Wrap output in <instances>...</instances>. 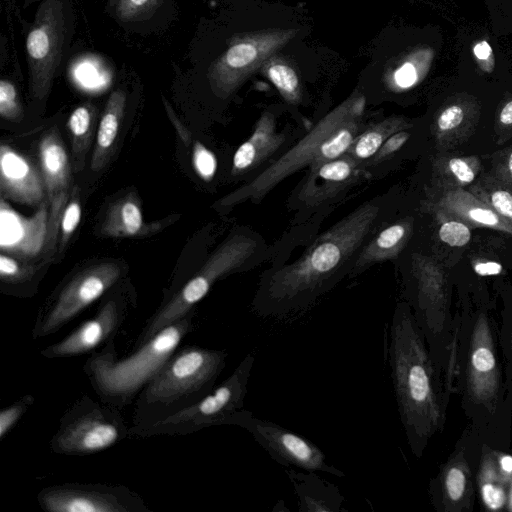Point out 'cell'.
<instances>
[{
  "mask_svg": "<svg viewBox=\"0 0 512 512\" xmlns=\"http://www.w3.org/2000/svg\"><path fill=\"white\" fill-rule=\"evenodd\" d=\"M501 467L506 472L512 471V457L511 456H504L501 459Z\"/></svg>",
  "mask_w": 512,
  "mask_h": 512,
  "instance_id": "bcb514c9",
  "label": "cell"
},
{
  "mask_svg": "<svg viewBox=\"0 0 512 512\" xmlns=\"http://www.w3.org/2000/svg\"><path fill=\"white\" fill-rule=\"evenodd\" d=\"M0 194L6 199L34 206L46 194L41 172L26 156L11 146H0Z\"/></svg>",
  "mask_w": 512,
  "mask_h": 512,
  "instance_id": "e0dca14e",
  "label": "cell"
},
{
  "mask_svg": "<svg viewBox=\"0 0 512 512\" xmlns=\"http://www.w3.org/2000/svg\"><path fill=\"white\" fill-rule=\"evenodd\" d=\"M94 122V108L80 105L70 114L67 127L72 137V148L76 162H82L89 148Z\"/></svg>",
  "mask_w": 512,
  "mask_h": 512,
  "instance_id": "d4e9b609",
  "label": "cell"
},
{
  "mask_svg": "<svg viewBox=\"0 0 512 512\" xmlns=\"http://www.w3.org/2000/svg\"><path fill=\"white\" fill-rule=\"evenodd\" d=\"M162 0H118L116 13L122 21H135L150 15Z\"/></svg>",
  "mask_w": 512,
  "mask_h": 512,
  "instance_id": "4316f807",
  "label": "cell"
},
{
  "mask_svg": "<svg viewBox=\"0 0 512 512\" xmlns=\"http://www.w3.org/2000/svg\"><path fill=\"white\" fill-rule=\"evenodd\" d=\"M120 275L121 267L114 262H103L77 273L39 311L32 338H44L59 331L112 288Z\"/></svg>",
  "mask_w": 512,
  "mask_h": 512,
  "instance_id": "9c48e42d",
  "label": "cell"
},
{
  "mask_svg": "<svg viewBox=\"0 0 512 512\" xmlns=\"http://www.w3.org/2000/svg\"><path fill=\"white\" fill-rule=\"evenodd\" d=\"M266 73L281 95L291 103L300 100V83L295 70L286 63L272 61L266 67Z\"/></svg>",
  "mask_w": 512,
  "mask_h": 512,
  "instance_id": "484cf974",
  "label": "cell"
},
{
  "mask_svg": "<svg viewBox=\"0 0 512 512\" xmlns=\"http://www.w3.org/2000/svg\"><path fill=\"white\" fill-rule=\"evenodd\" d=\"M459 213L464 214L468 219L479 225L512 233V226H510L509 223L502 221L499 215L484 206H477L476 204H473V206L469 205L464 208V212Z\"/></svg>",
  "mask_w": 512,
  "mask_h": 512,
  "instance_id": "1f68e13d",
  "label": "cell"
},
{
  "mask_svg": "<svg viewBox=\"0 0 512 512\" xmlns=\"http://www.w3.org/2000/svg\"><path fill=\"white\" fill-rule=\"evenodd\" d=\"M81 205L78 200V197H74L69 202H67L66 207L63 211L61 222H60V247H63L67 244L70 237L76 230L77 226L81 220Z\"/></svg>",
  "mask_w": 512,
  "mask_h": 512,
  "instance_id": "d6a6232c",
  "label": "cell"
},
{
  "mask_svg": "<svg viewBox=\"0 0 512 512\" xmlns=\"http://www.w3.org/2000/svg\"><path fill=\"white\" fill-rule=\"evenodd\" d=\"M472 364L478 372H488L495 366V358L486 347L477 348L472 356Z\"/></svg>",
  "mask_w": 512,
  "mask_h": 512,
  "instance_id": "60d3db41",
  "label": "cell"
},
{
  "mask_svg": "<svg viewBox=\"0 0 512 512\" xmlns=\"http://www.w3.org/2000/svg\"><path fill=\"white\" fill-rule=\"evenodd\" d=\"M127 308V302L123 298H108L92 318L83 322L59 342L41 350L40 355L54 359L92 353L98 347L114 340L125 321Z\"/></svg>",
  "mask_w": 512,
  "mask_h": 512,
  "instance_id": "5bb4252c",
  "label": "cell"
},
{
  "mask_svg": "<svg viewBox=\"0 0 512 512\" xmlns=\"http://www.w3.org/2000/svg\"><path fill=\"white\" fill-rule=\"evenodd\" d=\"M418 80V71L414 62L406 61L393 74V81L400 88H408Z\"/></svg>",
  "mask_w": 512,
  "mask_h": 512,
  "instance_id": "d590c367",
  "label": "cell"
},
{
  "mask_svg": "<svg viewBox=\"0 0 512 512\" xmlns=\"http://www.w3.org/2000/svg\"><path fill=\"white\" fill-rule=\"evenodd\" d=\"M49 205L43 201L32 216H24L0 199V249L2 253L33 258L46 245Z\"/></svg>",
  "mask_w": 512,
  "mask_h": 512,
  "instance_id": "2e32d148",
  "label": "cell"
},
{
  "mask_svg": "<svg viewBox=\"0 0 512 512\" xmlns=\"http://www.w3.org/2000/svg\"><path fill=\"white\" fill-rule=\"evenodd\" d=\"M126 94L122 90L113 91L102 113L96 135V143L91 158V169L100 171L108 162L123 119Z\"/></svg>",
  "mask_w": 512,
  "mask_h": 512,
  "instance_id": "44dd1931",
  "label": "cell"
},
{
  "mask_svg": "<svg viewBox=\"0 0 512 512\" xmlns=\"http://www.w3.org/2000/svg\"><path fill=\"white\" fill-rule=\"evenodd\" d=\"M130 435L118 408L79 398L62 415L49 446L52 452L68 456H86L106 450Z\"/></svg>",
  "mask_w": 512,
  "mask_h": 512,
  "instance_id": "ba28073f",
  "label": "cell"
},
{
  "mask_svg": "<svg viewBox=\"0 0 512 512\" xmlns=\"http://www.w3.org/2000/svg\"><path fill=\"white\" fill-rule=\"evenodd\" d=\"M296 31L270 29L234 42L208 70L213 93L221 98L230 96L260 65L286 45Z\"/></svg>",
  "mask_w": 512,
  "mask_h": 512,
  "instance_id": "8fae6325",
  "label": "cell"
},
{
  "mask_svg": "<svg viewBox=\"0 0 512 512\" xmlns=\"http://www.w3.org/2000/svg\"><path fill=\"white\" fill-rule=\"evenodd\" d=\"M401 125L399 119L389 118L368 127L355 138L347 154L356 161L373 157L383 143L400 129Z\"/></svg>",
  "mask_w": 512,
  "mask_h": 512,
  "instance_id": "cb8c5ba5",
  "label": "cell"
},
{
  "mask_svg": "<svg viewBox=\"0 0 512 512\" xmlns=\"http://www.w3.org/2000/svg\"><path fill=\"white\" fill-rule=\"evenodd\" d=\"M285 141V134L277 130L275 117L269 112L263 113L250 137L235 151L232 174L243 175L254 171L280 150Z\"/></svg>",
  "mask_w": 512,
  "mask_h": 512,
  "instance_id": "d6986e66",
  "label": "cell"
},
{
  "mask_svg": "<svg viewBox=\"0 0 512 512\" xmlns=\"http://www.w3.org/2000/svg\"><path fill=\"white\" fill-rule=\"evenodd\" d=\"M64 12L61 0H43L26 39L30 94L44 98L50 91L60 62L64 41Z\"/></svg>",
  "mask_w": 512,
  "mask_h": 512,
  "instance_id": "7c38bea8",
  "label": "cell"
},
{
  "mask_svg": "<svg viewBox=\"0 0 512 512\" xmlns=\"http://www.w3.org/2000/svg\"><path fill=\"white\" fill-rule=\"evenodd\" d=\"M258 240L244 233L228 238L211 254L201 269L148 319L135 341L138 348L167 325L181 319L209 292L220 278L243 269L257 254Z\"/></svg>",
  "mask_w": 512,
  "mask_h": 512,
  "instance_id": "8992f818",
  "label": "cell"
},
{
  "mask_svg": "<svg viewBox=\"0 0 512 512\" xmlns=\"http://www.w3.org/2000/svg\"><path fill=\"white\" fill-rule=\"evenodd\" d=\"M228 425L247 430L270 457L283 466L324 472L336 477L345 476V473L332 465L323 451L309 439L277 423L258 418L249 410L243 408L234 413Z\"/></svg>",
  "mask_w": 512,
  "mask_h": 512,
  "instance_id": "30bf717a",
  "label": "cell"
},
{
  "mask_svg": "<svg viewBox=\"0 0 512 512\" xmlns=\"http://www.w3.org/2000/svg\"><path fill=\"white\" fill-rule=\"evenodd\" d=\"M474 270L481 276L497 275L502 271V266L497 262H484L475 265Z\"/></svg>",
  "mask_w": 512,
  "mask_h": 512,
  "instance_id": "7bdbcfd3",
  "label": "cell"
},
{
  "mask_svg": "<svg viewBox=\"0 0 512 512\" xmlns=\"http://www.w3.org/2000/svg\"><path fill=\"white\" fill-rule=\"evenodd\" d=\"M508 167H509L510 173L512 174V153H511V155L509 157Z\"/></svg>",
  "mask_w": 512,
  "mask_h": 512,
  "instance_id": "7dc6e473",
  "label": "cell"
},
{
  "mask_svg": "<svg viewBox=\"0 0 512 512\" xmlns=\"http://www.w3.org/2000/svg\"><path fill=\"white\" fill-rule=\"evenodd\" d=\"M192 164L197 175L204 181H211L217 170V159L214 153L201 142L193 145Z\"/></svg>",
  "mask_w": 512,
  "mask_h": 512,
  "instance_id": "83f0119b",
  "label": "cell"
},
{
  "mask_svg": "<svg viewBox=\"0 0 512 512\" xmlns=\"http://www.w3.org/2000/svg\"><path fill=\"white\" fill-rule=\"evenodd\" d=\"M33 275L32 267L20 265L11 255L1 253L0 255V278L6 284H19Z\"/></svg>",
  "mask_w": 512,
  "mask_h": 512,
  "instance_id": "f546056e",
  "label": "cell"
},
{
  "mask_svg": "<svg viewBox=\"0 0 512 512\" xmlns=\"http://www.w3.org/2000/svg\"><path fill=\"white\" fill-rule=\"evenodd\" d=\"M449 168L452 174L463 184L474 180V171L463 159L452 158L449 161Z\"/></svg>",
  "mask_w": 512,
  "mask_h": 512,
  "instance_id": "b9f144b4",
  "label": "cell"
},
{
  "mask_svg": "<svg viewBox=\"0 0 512 512\" xmlns=\"http://www.w3.org/2000/svg\"><path fill=\"white\" fill-rule=\"evenodd\" d=\"M409 225L404 222L391 224L373 234L364 244L353 262L351 274L361 272L369 266L392 259L404 245Z\"/></svg>",
  "mask_w": 512,
  "mask_h": 512,
  "instance_id": "7402d4cb",
  "label": "cell"
},
{
  "mask_svg": "<svg viewBox=\"0 0 512 512\" xmlns=\"http://www.w3.org/2000/svg\"><path fill=\"white\" fill-rule=\"evenodd\" d=\"M464 118L461 107L452 105L446 108L438 118V127L442 131L451 130L457 127Z\"/></svg>",
  "mask_w": 512,
  "mask_h": 512,
  "instance_id": "74e56055",
  "label": "cell"
},
{
  "mask_svg": "<svg viewBox=\"0 0 512 512\" xmlns=\"http://www.w3.org/2000/svg\"><path fill=\"white\" fill-rule=\"evenodd\" d=\"M254 362V355L246 354L232 374L205 397L142 428L130 431V435H180L210 426L228 425L230 417L244 408Z\"/></svg>",
  "mask_w": 512,
  "mask_h": 512,
  "instance_id": "52a82bcc",
  "label": "cell"
},
{
  "mask_svg": "<svg viewBox=\"0 0 512 512\" xmlns=\"http://www.w3.org/2000/svg\"><path fill=\"white\" fill-rule=\"evenodd\" d=\"M195 327L194 309L121 359L117 358L111 340L99 351L90 353L83 371L102 402L123 409L140 394Z\"/></svg>",
  "mask_w": 512,
  "mask_h": 512,
  "instance_id": "3957f363",
  "label": "cell"
},
{
  "mask_svg": "<svg viewBox=\"0 0 512 512\" xmlns=\"http://www.w3.org/2000/svg\"><path fill=\"white\" fill-rule=\"evenodd\" d=\"M354 158L345 154L309 168L297 193V199L306 206L319 205L347 189L358 178Z\"/></svg>",
  "mask_w": 512,
  "mask_h": 512,
  "instance_id": "ac0fdd59",
  "label": "cell"
},
{
  "mask_svg": "<svg viewBox=\"0 0 512 512\" xmlns=\"http://www.w3.org/2000/svg\"><path fill=\"white\" fill-rule=\"evenodd\" d=\"M439 237L449 246L461 247L470 241L471 233L465 224L458 221H448L441 225Z\"/></svg>",
  "mask_w": 512,
  "mask_h": 512,
  "instance_id": "836d02e7",
  "label": "cell"
},
{
  "mask_svg": "<svg viewBox=\"0 0 512 512\" xmlns=\"http://www.w3.org/2000/svg\"><path fill=\"white\" fill-rule=\"evenodd\" d=\"M491 204L502 216L512 220V195L504 190H498L491 195Z\"/></svg>",
  "mask_w": 512,
  "mask_h": 512,
  "instance_id": "ab89813d",
  "label": "cell"
},
{
  "mask_svg": "<svg viewBox=\"0 0 512 512\" xmlns=\"http://www.w3.org/2000/svg\"><path fill=\"white\" fill-rule=\"evenodd\" d=\"M419 334L409 311L398 306L390 328L389 362L402 422L414 450L425 434L431 383Z\"/></svg>",
  "mask_w": 512,
  "mask_h": 512,
  "instance_id": "5b68a950",
  "label": "cell"
},
{
  "mask_svg": "<svg viewBox=\"0 0 512 512\" xmlns=\"http://www.w3.org/2000/svg\"><path fill=\"white\" fill-rule=\"evenodd\" d=\"M285 472L294 487L300 512L346 511L339 488L315 471L287 468Z\"/></svg>",
  "mask_w": 512,
  "mask_h": 512,
  "instance_id": "ffe728a7",
  "label": "cell"
},
{
  "mask_svg": "<svg viewBox=\"0 0 512 512\" xmlns=\"http://www.w3.org/2000/svg\"><path fill=\"white\" fill-rule=\"evenodd\" d=\"M38 155L49 205L46 246L50 248L57 228H60L70 181L68 155L57 129L53 128L43 135L39 142Z\"/></svg>",
  "mask_w": 512,
  "mask_h": 512,
  "instance_id": "9a60e30c",
  "label": "cell"
},
{
  "mask_svg": "<svg viewBox=\"0 0 512 512\" xmlns=\"http://www.w3.org/2000/svg\"><path fill=\"white\" fill-rule=\"evenodd\" d=\"M474 54L479 61L487 63L489 60H492V49L487 41L483 40L482 42L477 43L474 46Z\"/></svg>",
  "mask_w": 512,
  "mask_h": 512,
  "instance_id": "ee69618b",
  "label": "cell"
},
{
  "mask_svg": "<svg viewBox=\"0 0 512 512\" xmlns=\"http://www.w3.org/2000/svg\"><path fill=\"white\" fill-rule=\"evenodd\" d=\"M382 214L379 203H363L321 234L296 261L267 272L252 301L254 313L278 317L308 308L351 273Z\"/></svg>",
  "mask_w": 512,
  "mask_h": 512,
  "instance_id": "6da1fadb",
  "label": "cell"
},
{
  "mask_svg": "<svg viewBox=\"0 0 512 512\" xmlns=\"http://www.w3.org/2000/svg\"><path fill=\"white\" fill-rule=\"evenodd\" d=\"M227 350L186 346L175 351L137 396L130 431L205 397L226 365Z\"/></svg>",
  "mask_w": 512,
  "mask_h": 512,
  "instance_id": "277c9868",
  "label": "cell"
},
{
  "mask_svg": "<svg viewBox=\"0 0 512 512\" xmlns=\"http://www.w3.org/2000/svg\"><path fill=\"white\" fill-rule=\"evenodd\" d=\"M144 231V219L138 198L129 194L116 200L108 209L101 226L105 237H134Z\"/></svg>",
  "mask_w": 512,
  "mask_h": 512,
  "instance_id": "603a6c76",
  "label": "cell"
},
{
  "mask_svg": "<svg viewBox=\"0 0 512 512\" xmlns=\"http://www.w3.org/2000/svg\"><path fill=\"white\" fill-rule=\"evenodd\" d=\"M47 512H151L144 499L120 485L63 483L37 495Z\"/></svg>",
  "mask_w": 512,
  "mask_h": 512,
  "instance_id": "4fadbf2b",
  "label": "cell"
},
{
  "mask_svg": "<svg viewBox=\"0 0 512 512\" xmlns=\"http://www.w3.org/2000/svg\"><path fill=\"white\" fill-rule=\"evenodd\" d=\"M482 497L485 504L494 510L501 508L505 500L503 490L492 483H485L482 486Z\"/></svg>",
  "mask_w": 512,
  "mask_h": 512,
  "instance_id": "f35d334b",
  "label": "cell"
},
{
  "mask_svg": "<svg viewBox=\"0 0 512 512\" xmlns=\"http://www.w3.org/2000/svg\"><path fill=\"white\" fill-rule=\"evenodd\" d=\"M408 138L409 134L405 131H398L392 134L373 156L374 163L384 160L389 155L399 150Z\"/></svg>",
  "mask_w": 512,
  "mask_h": 512,
  "instance_id": "e575fe53",
  "label": "cell"
},
{
  "mask_svg": "<svg viewBox=\"0 0 512 512\" xmlns=\"http://www.w3.org/2000/svg\"><path fill=\"white\" fill-rule=\"evenodd\" d=\"M365 98L353 95L325 115L295 145L245 185L224 197L219 205L234 206L262 200L276 185L303 169L348 153L361 130Z\"/></svg>",
  "mask_w": 512,
  "mask_h": 512,
  "instance_id": "7a4b0ae2",
  "label": "cell"
},
{
  "mask_svg": "<svg viewBox=\"0 0 512 512\" xmlns=\"http://www.w3.org/2000/svg\"><path fill=\"white\" fill-rule=\"evenodd\" d=\"M34 400L33 395H24L0 412V438L2 440L14 428L28 408L32 406Z\"/></svg>",
  "mask_w": 512,
  "mask_h": 512,
  "instance_id": "f1b7e54d",
  "label": "cell"
},
{
  "mask_svg": "<svg viewBox=\"0 0 512 512\" xmlns=\"http://www.w3.org/2000/svg\"><path fill=\"white\" fill-rule=\"evenodd\" d=\"M21 106L15 86L8 80L0 81V115L7 120L21 117Z\"/></svg>",
  "mask_w": 512,
  "mask_h": 512,
  "instance_id": "4dcf8cb0",
  "label": "cell"
},
{
  "mask_svg": "<svg viewBox=\"0 0 512 512\" xmlns=\"http://www.w3.org/2000/svg\"><path fill=\"white\" fill-rule=\"evenodd\" d=\"M446 487L452 500H458L465 488V476L459 468H451L446 477Z\"/></svg>",
  "mask_w": 512,
  "mask_h": 512,
  "instance_id": "8d00e7d4",
  "label": "cell"
},
{
  "mask_svg": "<svg viewBox=\"0 0 512 512\" xmlns=\"http://www.w3.org/2000/svg\"><path fill=\"white\" fill-rule=\"evenodd\" d=\"M500 121L505 125L512 124V101L508 102L502 109Z\"/></svg>",
  "mask_w": 512,
  "mask_h": 512,
  "instance_id": "f6af8a7d",
  "label": "cell"
}]
</instances>
